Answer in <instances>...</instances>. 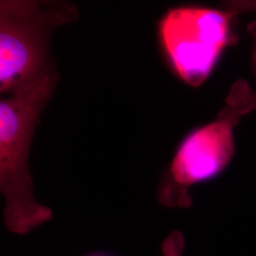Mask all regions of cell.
Masks as SVG:
<instances>
[{
  "label": "cell",
  "mask_w": 256,
  "mask_h": 256,
  "mask_svg": "<svg viewBox=\"0 0 256 256\" xmlns=\"http://www.w3.org/2000/svg\"><path fill=\"white\" fill-rule=\"evenodd\" d=\"M54 63L0 101V191L4 221L10 232L24 236L52 220L50 208L38 202L28 169V154L39 117L55 92Z\"/></svg>",
  "instance_id": "1"
},
{
  "label": "cell",
  "mask_w": 256,
  "mask_h": 256,
  "mask_svg": "<svg viewBox=\"0 0 256 256\" xmlns=\"http://www.w3.org/2000/svg\"><path fill=\"white\" fill-rule=\"evenodd\" d=\"M68 1H0V92L12 94L54 64L50 39L56 28L77 20Z\"/></svg>",
  "instance_id": "2"
},
{
  "label": "cell",
  "mask_w": 256,
  "mask_h": 256,
  "mask_svg": "<svg viewBox=\"0 0 256 256\" xmlns=\"http://www.w3.org/2000/svg\"><path fill=\"white\" fill-rule=\"evenodd\" d=\"M229 14L182 6L166 12L158 23L164 54L176 75L198 88L210 75L230 41Z\"/></svg>",
  "instance_id": "3"
},
{
  "label": "cell",
  "mask_w": 256,
  "mask_h": 256,
  "mask_svg": "<svg viewBox=\"0 0 256 256\" xmlns=\"http://www.w3.org/2000/svg\"><path fill=\"white\" fill-rule=\"evenodd\" d=\"M234 122L220 114L218 119L183 140L158 184L160 204L173 209L189 208L192 185L214 178L227 167L234 152Z\"/></svg>",
  "instance_id": "4"
},
{
  "label": "cell",
  "mask_w": 256,
  "mask_h": 256,
  "mask_svg": "<svg viewBox=\"0 0 256 256\" xmlns=\"http://www.w3.org/2000/svg\"><path fill=\"white\" fill-rule=\"evenodd\" d=\"M185 248V239L180 230L170 232L162 244V256H182Z\"/></svg>",
  "instance_id": "5"
},
{
  "label": "cell",
  "mask_w": 256,
  "mask_h": 256,
  "mask_svg": "<svg viewBox=\"0 0 256 256\" xmlns=\"http://www.w3.org/2000/svg\"><path fill=\"white\" fill-rule=\"evenodd\" d=\"M108 256V254H90V256Z\"/></svg>",
  "instance_id": "6"
}]
</instances>
